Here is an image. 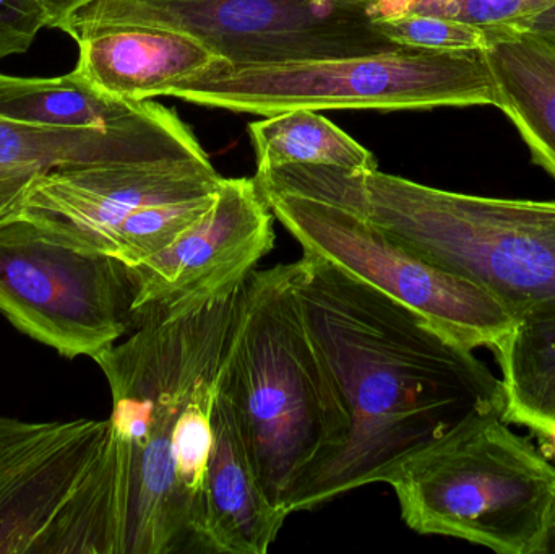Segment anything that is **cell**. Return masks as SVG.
I'll use <instances>...</instances> for the list:
<instances>
[{"instance_id": "obj_1", "label": "cell", "mask_w": 555, "mask_h": 554, "mask_svg": "<svg viewBox=\"0 0 555 554\" xmlns=\"http://www.w3.org/2000/svg\"><path fill=\"white\" fill-rule=\"evenodd\" d=\"M297 262L300 308L335 377L349 428L341 446L287 490V516L385 484L411 452L476 410L504 413L501 379L475 350L320 257L304 253Z\"/></svg>"}, {"instance_id": "obj_2", "label": "cell", "mask_w": 555, "mask_h": 554, "mask_svg": "<svg viewBox=\"0 0 555 554\" xmlns=\"http://www.w3.org/2000/svg\"><path fill=\"white\" fill-rule=\"evenodd\" d=\"M244 286L178 318L135 315L129 337L94 358L113 397L117 554H207L211 422Z\"/></svg>"}, {"instance_id": "obj_3", "label": "cell", "mask_w": 555, "mask_h": 554, "mask_svg": "<svg viewBox=\"0 0 555 554\" xmlns=\"http://www.w3.org/2000/svg\"><path fill=\"white\" fill-rule=\"evenodd\" d=\"M257 181L263 191L358 211L427 262L494 295L517 321L555 315V217L544 201L462 194L378 169L319 165L275 166Z\"/></svg>"}, {"instance_id": "obj_4", "label": "cell", "mask_w": 555, "mask_h": 554, "mask_svg": "<svg viewBox=\"0 0 555 554\" xmlns=\"http://www.w3.org/2000/svg\"><path fill=\"white\" fill-rule=\"evenodd\" d=\"M297 273L294 260L247 280L220 383L254 471L281 507L294 481L338 449L349 428L335 377L307 327Z\"/></svg>"}, {"instance_id": "obj_5", "label": "cell", "mask_w": 555, "mask_h": 554, "mask_svg": "<svg viewBox=\"0 0 555 554\" xmlns=\"http://www.w3.org/2000/svg\"><path fill=\"white\" fill-rule=\"evenodd\" d=\"M401 519L420 536L450 537L499 554H543L555 465L505 422L476 410L388 474Z\"/></svg>"}, {"instance_id": "obj_6", "label": "cell", "mask_w": 555, "mask_h": 554, "mask_svg": "<svg viewBox=\"0 0 555 554\" xmlns=\"http://www.w3.org/2000/svg\"><path fill=\"white\" fill-rule=\"evenodd\" d=\"M163 96L263 117L291 109L424 111L495 104L494 83L482 52L408 46L281 64L218 61L202 74L166 88Z\"/></svg>"}, {"instance_id": "obj_7", "label": "cell", "mask_w": 555, "mask_h": 554, "mask_svg": "<svg viewBox=\"0 0 555 554\" xmlns=\"http://www.w3.org/2000/svg\"><path fill=\"white\" fill-rule=\"evenodd\" d=\"M107 420L0 416V554H117Z\"/></svg>"}, {"instance_id": "obj_8", "label": "cell", "mask_w": 555, "mask_h": 554, "mask_svg": "<svg viewBox=\"0 0 555 554\" xmlns=\"http://www.w3.org/2000/svg\"><path fill=\"white\" fill-rule=\"evenodd\" d=\"M221 181L210 158L75 166L33 179L10 211L78 249L137 267L211 207Z\"/></svg>"}, {"instance_id": "obj_9", "label": "cell", "mask_w": 555, "mask_h": 554, "mask_svg": "<svg viewBox=\"0 0 555 554\" xmlns=\"http://www.w3.org/2000/svg\"><path fill=\"white\" fill-rule=\"evenodd\" d=\"M374 13L345 0H93L55 28L75 41L122 26L176 29L233 65L281 64L401 48Z\"/></svg>"}, {"instance_id": "obj_10", "label": "cell", "mask_w": 555, "mask_h": 554, "mask_svg": "<svg viewBox=\"0 0 555 554\" xmlns=\"http://www.w3.org/2000/svg\"><path fill=\"white\" fill-rule=\"evenodd\" d=\"M260 192L304 253L380 289L455 344L494 350L517 324L494 295L427 262L358 211L293 192Z\"/></svg>"}, {"instance_id": "obj_11", "label": "cell", "mask_w": 555, "mask_h": 554, "mask_svg": "<svg viewBox=\"0 0 555 554\" xmlns=\"http://www.w3.org/2000/svg\"><path fill=\"white\" fill-rule=\"evenodd\" d=\"M129 267L15 211L0 218V312L59 355L96 358L133 328Z\"/></svg>"}, {"instance_id": "obj_12", "label": "cell", "mask_w": 555, "mask_h": 554, "mask_svg": "<svg viewBox=\"0 0 555 554\" xmlns=\"http://www.w3.org/2000/svg\"><path fill=\"white\" fill-rule=\"evenodd\" d=\"M275 215L254 178H223L211 207L156 256L129 267L133 318H178L246 285L275 247Z\"/></svg>"}, {"instance_id": "obj_13", "label": "cell", "mask_w": 555, "mask_h": 554, "mask_svg": "<svg viewBox=\"0 0 555 554\" xmlns=\"http://www.w3.org/2000/svg\"><path fill=\"white\" fill-rule=\"evenodd\" d=\"M208 158L178 114L158 103L122 126L65 129L0 117V181L75 166Z\"/></svg>"}, {"instance_id": "obj_14", "label": "cell", "mask_w": 555, "mask_h": 554, "mask_svg": "<svg viewBox=\"0 0 555 554\" xmlns=\"http://www.w3.org/2000/svg\"><path fill=\"white\" fill-rule=\"evenodd\" d=\"M214 446L205 484L207 554H266L287 519L270 501L254 471L233 407L218 392Z\"/></svg>"}, {"instance_id": "obj_15", "label": "cell", "mask_w": 555, "mask_h": 554, "mask_svg": "<svg viewBox=\"0 0 555 554\" xmlns=\"http://www.w3.org/2000/svg\"><path fill=\"white\" fill-rule=\"evenodd\" d=\"M75 42L80 55L74 70L98 90L129 101L163 96L166 88L221 61L191 35L155 26L104 29Z\"/></svg>"}, {"instance_id": "obj_16", "label": "cell", "mask_w": 555, "mask_h": 554, "mask_svg": "<svg viewBox=\"0 0 555 554\" xmlns=\"http://www.w3.org/2000/svg\"><path fill=\"white\" fill-rule=\"evenodd\" d=\"M482 52L494 107L514 124L533 162L555 179V46L512 29H494Z\"/></svg>"}, {"instance_id": "obj_17", "label": "cell", "mask_w": 555, "mask_h": 554, "mask_svg": "<svg viewBox=\"0 0 555 554\" xmlns=\"http://www.w3.org/2000/svg\"><path fill=\"white\" fill-rule=\"evenodd\" d=\"M152 101L113 96L77 72L54 78L0 74V117L65 129H107L142 116Z\"/></svg>"}, {"instance_id": "obj_18", "label": "cell", "mask_w": 555, "mask_h": 554, "mask_svg": "<svg viewBox=\"0 0 555 554\" xmlns=\"http://www.w3.org/2000/svg\"><path fill=\"white\" fill-rule=\"evenodd\" d=\"M491 351L501 371L502 416L540 436L555 423V315L518 321Z\"/></svg>"}, {"instance_id": "obj_19", "label": "cell", "mask_w": 555, "mask_h": 554, "mask_svg": "<svg viewBox=\"0 0 555 554\" xmlns=\"http://www.w3.org/2000/svg\"><path fill=\"white\" fill-rule=\"evenodd\" d=\"M257 171L284 165H319L374 171L372 152L312 109H291L249 126Z\"/></svg>"}, {"instance_id": "obj_20", "label": "cell", "mask_w": 555, "mask_h": 554, "mask_svg": "<svg viewBox=\"0 0 555 554\" xmlns=\"http://www.w3.org/2000/svg\"><path fill=\"white\" fill-rule=\"evenodd\" d=\"M374 23L395 44L433 51L485 52L495 35L494 29L433 13L408 12Z\"/></svg>"}, {"instance_id": "obj_21", "label": "cell", "mask_w": 555, "mask_h": 554, "mask_svg": "<svg viewBox=\"0 0 555 554\" xmlns=\"http://www.w3.org/2000/svg\"><path fill=\"white\" fill-rule=\"evenodd\" d=\"M555 0H414L411 12L463 20L486 29H511Z\"/></svg>"}, {"instance_id": "obj_22", "label": "cell", "mask_w": 555, "mask_h": 554, "mask_svg": "<svg viewBox=\"0 0 555 554\" xmlns=\"http://www.w3.org/2000/svg\"><path fill=\"white\" fill-rule=\"evenodd\" d=\"M49 16L38 0H0V61L29 49Z\"/></svg>"}, {"instance_id": "obj_23", "label": "cell", "mask_w": 555, "mask_h": 554, "mask_svg": "<svg viewBox=\"0 0 555 554\" xmlns=\"http://www.w3.org/2000/svg\"><path fill=\"white\" fill-rule=\"evenodd\" d=\"M512 31L525 33V35L534 36V38L543 39L555 46V3L547 7L543 12L537 13L531 18L518 23L517 26L511 28Z\"/></svg>"}, {"instance_id": "obj_24", "label": "cell", "mask_w": 555, "mask_h": 554, "mask_svg": "<svg viewBox=\"0 0 555 554\" xmlns=\"http://www.w3.org/2000/svg\"><path fill=\"white\" fill-rule=\"evenodd\" d=\"M345 2L371 10L377 22V20L391 18V16L411 12L414 0H345Z\"/></svg>"}, {"instance_id": "obj_25", "label": "cell", "mask_w": 555, "mask_h": 554, "mask_svg": "<svg viewBox=\"0 0 555 554\" xmlns=\"http://www.w3.org/2000/svg\"><path fill=\"white\" fill-rule=\"evenodd\" d=\"M33 179H9L0 181V218L9 214L20 198L25 194L26 189L31 184Z\"/></svg>"}, {"instance_id": "obj_26", "label": "cell", "mask_w": 555, "mask_h": 554, "mask_svg": "<svg viewBox=\"0 0 555 554\" xmlns=\"http://www.w3.org/2000/svg\"><path fill=\"white\" fill-rule=\"evenodd\" d=\"M49 16V26L55 28L62 20L67 18L72 12L87 5L93 0H38Z\"/></svg>"}, {"instance_id": "obj_27", "label": "cell", "mask_w": 555, "mask_h": 554, "mask_svg": "<svg viewBox=\"0 0 555 554\" xmlns=\"http://www.w3.org/2000/svg\"><path fill=\"white\" fill-rule=\"evenodd\" d=\"M538 439L543 446V454L555 465V423L546 431L541 433Z\"/></svg>"}, {"instance_id": "obj_28", "label": "cell", "mask_w": 555, "mask_h": 554, "mask_svg": "<svg viewBox=\"0 0 555 554\" xmlns=\"http://www.w3.org/2000/svg\"><path fill=\"white\" fill-rule=\"evenodd\" d=\"M543 554H555V504L553 516H551L550 530H547L546 543H544Z\"/></svg>"}, {"instance_id": "obj_29", "label": "cell", "mask_w": 555, "mask_h": 554, "mask_svg": "<svg viewBox=\"0 0 555 554\" xmlns=\"http://www.w3.org/2000/svg\"><path fill=\"white\" fill-rule=\"evenodd\" d=\"M544 205H546L547 210L555 217V201H544Z\"/></svg>"}]
</instances>
